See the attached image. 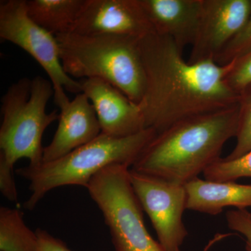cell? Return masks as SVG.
<instances>
[{"label":"cell","instance_id":"13","mask_svg":"<svg viewBox=\"0 0 251 251\" xmlns=\"http://www.w3.org/2000/svg\"><path fill=\"white\" fill-rule=\"evenodd\" d=\"M155 33L171 37L180 52L192 46L202 0H140Z\"/></svg>","mask_w":251,"mask_h":251},{"label":"cell","instance_id":"11","mask_svg":"<svg viewBox=\"0 0 251 251\" xmlns=\"http://www.w3.org/2000/svg\"><path fill=\"white\" fill-rule=\"evenodd\" d=\"M80 82L82 93L93 105L102 133L125 138L146 129L138 104L115 86L97 78Z\"/></svg>","mask_w":251,"mask_h":251},{"label":"cell","instance_id":"8","mask_svg":"<svg viewBox=\"0 0 251 251\" xmlns=\"http://www.w3.org/2000/svg\"><path fill=\"white\" fill-rule=\"evenodd\" d=\"M135 196L166 251H180L188 236L183 221L187 194L184 185L175 184L130 169Z\"/></svg>","mask_w":251,"mask_h":251},{"label":"cell","instance_id":"1","mask_svg":"<svg viewBox=\"0 0 251 251\" xmlns=\"http://www.w3.org/2000/svg\"><path fill=\"white\" fill-rule=\"evenodd\" d=\"M139 49L145 88L138 105L145 128L159 133L190 117L237 105L239 94L225 82L230 64H190L171 37L155 32L140 39Z\"/></svg>","mask_w":251,"mask_h":251},{"label":"cell","instance_id":"17","mask_svg":"<svg viewBox=\"0 0 251 251\" xmlns=\"http://www.w3.org/2000/svg\"><path fill=\"white\" fill-rule=\"evenodd\" d=\"M239 118L236 145L232 152L225 159H237L251 150V85L239 94Z\"/></svg>","mask_w":251,"mask_h":251},{"label":"cell","instance_id":"15","mask_svg":"<svg viewBox=\"0 0 251 251\" xmlns=\"http://www.w3.org/2000/svg\"><path fill=\"white\" fill-rule=\"evenodd\" d=\"M85 0H26L33 21L54 36L71 32Z\"/></svg>","mask_w":251,"mask_h":251},{"label":"cell","instance_id":"16","mask_svg":"<svg viewBox=\"0 0 251 251\" xmlns=\"http://www.w3.org/2000/svg\"><path fill=\"white\" fill-rule=\"evenodd\" d=\"M18 208L0 207V251H39L36 232L26 225Z\"/></svg>","mask_w":251,"mask_h":251},{"label":"cell","instance_id":"22","mask_svg":"<svg viewBox=\"0 0 251 251\" xmlns=\"http://www.w3.org/2000/svg\"><path fill=\"white\" fill-rule=\"evenodd\" d=\"M39 241V251H72L65 244L52 234L41 228L36 231Z\"/></svg>","mask_w":251,"mask_h":251},{"label":"cell","instance_id":"14","mask_svg":"<svg viewBox=\"0 0 251 251\" xmlns=\"http://www.w3.org/2000/svg\"><path fill=\"white\" fill-rule=\"evenodd\" d=\"M186 209L209 215L221 214L224 208L251 207V185L235 181H211L198 177L186 185Z\"/></svg>","mask_w":251,"mask_h":251},{"label":"cell","instance_id":"21","mask_svg":"<svg viewBox=\"0 0 251 251\" xmlns=\"http://www.w3.org/2000/svg\"><path fill=\"white\" fill-rule=\"evenodd\" d=\"M227 227L245 238L246 249L251 251V213L247 209L227 211L226 214Z\"/></svg>","mask_w":251,"mask_h":251},{"label":"cell","instance_id":"2","mask_svg":"<svg viewBox=\"0 0 251 251\" xmlns=\"http://www.w3.org/2000/svg\"><path fill=\"white\" fill-rule=\"evenodd\" d=\"M238 118L237 104L177 122L157 133L130 169L185 186L221 158Z\"/></svg>","mask_w":251,"mask_h":251},{"label":"cell","instance_id":"5","mask_svg":"<svg viewBox=\"0 0 251 251\" xmlns=\"http://www.w3.org/2000/svg\"><path fill=\"white\" fill-rule=\"evenodd\" d=\"M56 38L63 68L69 76L105 81L135 103H140L145 88L140 39L75 33Z\"/></svg>","mask_w":251,"mask_h":251},{"label":"cell","instance_id":"7","mask_svg":"<svg viewBox=\"0 0 251 251\" xmlns=\"http://www.w3.org/2000/svg\"><path fill=\"white\" fill-rule=\"evenodd\" d=\"M0 39L21 48L39 63L52 83L59 110L71 100L66 92H82L80 81L69 76L63 68L56 36L31 19L26 0L0 1Z\"/></svg>","mask_w":251,"mask_h":251},{"label":"cell","instance_id":"12","mask_svg":"<svg viewBox=\"0 0 251 251\" xmlns=\"http://www.w3.org/2000/svg\"><path fill=\"white\" fill-rule=\"evenodd\" d=\"M101 133L93 105L85 94H76L61 109L52 141L44 149L42 163L53 161L90 143Z\"/></svg>","mask_w":251,"mask_h":251},{"label":"cell","instance_id":"18","mask_svg":"<svg viewBox=\"0 0 251 251\" xmlns=\"http://www.w3.org/2000/svg\"><path fill=\"white\" fill-rule=\"evenodd\" d=\"M202 175L204 179L211 181H235L241 178H251V150L232 161L220 158Z\"/></svg>","mask_w":251,"mask_h":251},{"label":"cell","instance_id":"3","mask_svg":"<svg viewBox=\"0 0 251 251\" xmlns=\"http://www.w3.org/2000/svg\"><path fill=\"white\" fill-rule=\"evenodd\" d=\"M54 97L50 80L37 75L23 77L10 86L1 99L0 126V191L10 202L18 203L14 166L21 158L29 166L43 162V135L46 128L58 121L59 113H48L46 107Z\"/></svg>","mask_w":251,"mask_h":251},{"label":"cell","instance_id":"10","mask_svg":"<svg viewBox=\"0 0 251 251\" xmlns=\"http://www.w3.org/2000/svg\"><path fill=\"white\" fill-rule=\"evenodd\" d=\"M152 32L140 0H85L69 33L141 39Z\"/></svg>","mask_w":251,"mask_h":251},{"label":"cell","instance_id":"4","mask_svg":"<svg viewBox=\"0 0 251 251\" xmlns=\"http://www.w3.org/2000/svg\"><path fill=\"white\" fill-rule=\"evenodd\" d=\"M156 135L152 128L125 138L101 133L90 143L58 159L39 166L18 168L15 173L29 182L30 196L24 207L32 211L48 193L57 188L79 186L87 188L94 176L109 166L133 167Z\"/></svg>","mask_w":251,"mask_h":251},{"label":"cell","instance_id":"6","mask_svg":"<svg viewBox=\"0 0 251 251\" xmlns=\"http://www.w3.org/2000/svg\"><path fill=\"white\" fill-rule=\"evenodd\" d=\"M87 190L101 211L115 251H166L147 229L130 168L108 167L94 176Z\"/></svg>","mask_w":251,"mask_h":251},{"label":"cell","instance_id":"20","mask_svg":"<svg viewBox=\"0 0 251 251\" xmlns=\"http://www.w3.org/2000/svg\"><path fill=\"white\" fill-rule=\"evenodd\" d=\"M229 64L230 68L225 77V82L231 90L239 94L251 85V51Z\"/></svg>","mask_w":251,"mask_h":251},{"label":"cell","instance_id":"19","mask_svg":"<svg viewBox=\"0 0 251 251\" xmlns=\"http://www.w3.org/2000/svg\"><path fill=\"white\" fill-rule=\"evenodd\" d=\"M251 51V12L245 26L216 57L214 62L227 65Z\"/></svg>","mask_w":251,"mask_h":251},{"label":"cell","instance_id":"9","mask_svg":"<svg viewBox=\"0 0 251 251\" xmlns=\"http://www.w3.org/2000/svg\"><path fill=\"white\" fill-rule=\"evenodd\" d=\"M251 0H202V11L188 62L215 60L250 17Z\"/></svg>","mask_w":251,"mask_h":251}]
</instances>
